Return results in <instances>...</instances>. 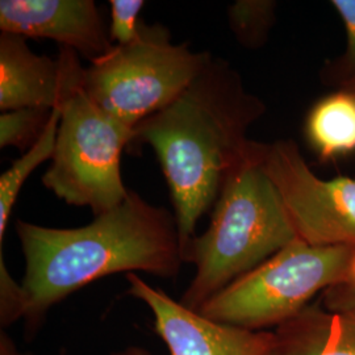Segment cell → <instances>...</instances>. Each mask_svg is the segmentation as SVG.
<instances>
[{
  "instance_id": "cell-1",
  "label": "cell",
  "mask_w": 355,
  "mask_h": 355,
  "mask_svg": "<svg viewBox=\"0 0 355 355\" xmlns=\"http://www.w3.org/2000/svg\"><path fill=\"white\" fill-rule=\"evenodd\" d=\"M266 112L240 73L212 55L173 102L133 129L128 150L149 145L170 190L182 246L214 208L229 173L248 150V130Z\"/></svg>"
},
{
  "instance_id": "cell-2",
  "label": "cell",
  "mask_w": 355,
  "mask_h": 355,
  "mask_svg": "<svg viewBox=\"0 0 355 355\" xmlns=\"http://www.w3.org/2000/svg\"><path fill=\"white\" fill-rule=\"evenodd\" d=\"M16 232L26 258V336L74 292L119 272L175 279L184 263L177 218L135 191L114 209L79 228H49L23 220Z\"/></svg>"
},
{
  "instance_id": "cell-3",
  "label": "cell",
  "mask_w": 355,
  "mask_h": 355,
  "mask_svg": "<svg viewBox=\"0 0 355 355\" xmlns=\"http://www.w3.org/2000/svg\"><path fill=\"white\" fill-rule=\"evenodd\" d=\"M212 209L208 229L183 248L184 263L196 270L179 302L195 312L299 240L279 191L262 165L257 141H250L229 173Z\"/></svg>"
},
{
  "instance_id": "cell-4",
  "label": "cell",
  "mask_w": 355,
  "mask_h": 355,
  "mask_svg": "<svg viewBox=\"0 0 355 355\" xmlns=\"http://www.w3.org/2000/svg\"><path fill=\"white\" fill-rule=\"evenodd\" d=\"M354 255L350 246L296 240L211 297L199 313L241 329H277L304 311L318 293L343 283Z\"/></svg>"
},
{
  "instance_id": "cell-5",
  "label": "cell",
  "mask_w": 355,
  "mask_h": 355,
  "mask_svg": "<svg viewBox=\"0 0 355 355\" xmlns=\"http://www.w3.org/2000/svg\"><path fill=\"white\" fill-rule=\"evenodd\" d=\"M211 57L173 44L165 26L142 21L133 42L114 45L85 67L82 89L105 114L135 129L179 96Z\"/></svg>"
},
{
  "instance_id": "cell-6",
  "label": "cell",
  "mask_w": 355,
  "mask_h": 355,
  "mask_svg": "<svg viewBox=\"0 0 355 355\" xmlns=\"http://www.w3.org/2000/svg\"><path fill=\"white\" fill-rule=\"evenodd\" d=\"M61 108L51 164L42 184L64 203L102 215L123 203L129 191L121 177V155L133 139L127 127L102 111L83 89Z\"/></svg>"
},
{
  "instance_id": "cell-7",
  "label": "cell",
  "mask_w": 355,
  "mask_h": 355,
  "mask_svg": "<svg viewBox=\"0 0 355 355\" xmlns=\"http://www.w3.org/2000/svg\"><path fill=\"white\" fill-rule=\"evenodd\" d=\"M259 154L299 240L355 248V178L320 179L292 140L259 142Z\"/></svg>"
},
{
  "instance_id": "cell-8",
  "label": "cell",
  "mask_w": 355,
  "mask_h": 355,
  "mask_svg": "<svg viewBox=\"0 0 355 355\" xmlns=\"http://www.w3.org/2000/svg\"><path fill=\"white\" fill-rule=\"evenodd\" d=\"M128 293L149 306L155 333L170 355H270L272 331H253L220 324L154 288L135 272L127 274Z\"/></svg>"
},
{
  "instance_id": "cell-9",
  "label": "cell",
  "mask_w": 355,
  "mask_h": 355,
  "mask_svg": "<svg viewBox=\"0 0 355 355\" xmlns=\"http://www.w3.org/2000/svg\"><path fill=\"white\" fill-rule=\"evenodd\" d=\"M85 67L79 54L60 46L57 58L36 54L26 38L12 33L0 35V110L60 108L82 89Z\"/></svg>"
},
{
  "instance_id": "cell-10",
  "label": "cell",
  "mask_w": 355,
  "mask_h": 355,
  "mask_svg": "<svg viewBox=\"0 0 355 355\" xmlns=\"http://www.w3.org/2000/svg\"><path fill=\"white\" fill-rule=\"evenodd\" d=\"M0 31L26 38H48L89 64L114 48L102 13L92 0H1Z\"/></svg>"
},
{
  "instance_id": "cell-11",
  "label": "cell",
  "mask_w": 355,
  "mask_h": 355,
  "mask_svg": "<svg viewBox=\"0 0 355 355\" xmlns=\"http://www.w3.org/2000/svg\"><path fill=\"white\" fill-rule=\"evenodd\" d=\"M270 355H355V311L308 305L274 329Z\"/></svg>"
},
{
  "instance_id": "cell-12",
  "label": "cell",
  "mask_w": 355,
  "mask_h": 355,
  "mask_svg": "<svg viewBox=\"0 0 355 355\" xmlns=\"http://www.w3.org/2000/svg\"><path fill=\"white\" fill-rule=\"evenodd\" d=\"M305 136L321 159L355 152V95L341 89L320 99L305 120Z\"/></svg>"
},
{
  "instance_id": "cell-13",
  "label": "cell",
  "mask_w": 355,
  "mask_h": 355,
  "mask_svg": "<svg viewBox=\"0 0 355 355\" xmlns=\"http://www.w3.org/2000/svg\"><path fill=\"white\" fill-rule=\"evenodd\" d=\"M60 119L61 108L53 110L49 125L37 144L13 161L11 167L0 177V243H3L13 205L23 186L26 184V179L32 175L38 166L51 159L54 154Z\"/></svg>"
},
{
  "instance_id": "cell-14",
  "label": "cell",
  "mask_w": 355,
  "mask_h": 355,
  "mask_svg": "<svg viewBox=\"0 0 355 355\" xmlns=\"http://www.w3.org/2000/svg\"><path fill=\"white\" fill-rule=\"evenodd\" d=\"M277 1L237 0L228 8L229 28L245 49H261L275 24Z\"/></svg>"
},
{
  "instance_id": "cell-15",
  "label": "cell",
  "mask_w": 355,
  "mask_h": 355,
  "mask_svg": "<svg viewBox=\"0 0 355 355\" xmlns=\"http://www.w3.org/2000/svg\"><path fill=\"white\" fill-rule=\"evenodd\" d=\"M51 114L53 110L46 108H20L1 112L0 148L13 146L21 152H28L45 133Z\"/></svg>"
},
{
  "instance_id": "cell-16",
  "label": "cell",
  "mask_w": 355,
  "mask_h": 355,
  "mask_svg": "<svg viewBox=\"0 0 355 355\" xmlns=\"http://www.w3.org/2000/svg\"><path fill=\"white\" fill-rule=\"evenodd\" d=\"M331 7L343 20L346 31V51L325 67L324 78L343 86L355 76V0H333Z\"/></svg>"
},
{
  "instance_id": "cell-17",
  "label": "cell",
  "mask_w": 355,
  "mask_h": 355,
  "mask_svg": "<svg viewBox=\"0 0 355 355\" xmlns=\"http://www.w3.org/2000/svg\"><path fill=\"white\" fill-rule=\"evenodd\" d=\"M110 37L114 45L125 46L133 42L140 32V12L145 7L144 0H111Z\"/></svg>"
},
{
  "instance_id": "cell-18",
  "label": "cell",
  "mask_w": 355,
  "mask_h": 355,
  "mask_svg": "<svg viewBox=\"0 0 355 355\" xmlns=\"http://www.w3.org/2000/svg\"><path fill=\"white\" fill-rule=\"evenodd\" d=\"M26 305L24 287L13 279L0 249V325L8 328L17 320L26 318Z\"/></svg>"
},
{
  "instance_id": "cell-19",
  "label": "cell",
  "mask_w": 355,
  "mask_h": 355,
  "mask_svg": "<svg viewBox=\"0 0 355 355\" xmlns=\"http://www.w3.org/2000/svg\"><path fill=\"white\" fill-rule=\"evenodd\" d=\"M322 306L329 311H355V255L347 278L322 295Z\"/></svg>"
},
{
  "instance_id": "cell-20",
  "label": "cell",
  "mask_w": 355,
  "mask_h": 355,
  "mask_svg": "<svg viewBox=\"0 0 355 355\" xmlns=\"http://www.w3.org/2000/svg\"><path fill=\"white\" fill-rule=\"evenodd\" d=\"M0 355H31L28 353H23L19 350L16 343H13L12 338L1 330L0 333Z\"/></svg>"
},
{
  "instance_id": "cell-21",
  "label": "cell",
  "mask_w": 355,
  "mask_h": 355,
  "mask_svg": "<svg viewBox=\"0 0 355 355\" xmlns=\"http://www.w3.org/2000/svg\"><path fill=\"white\" fill-rule=\"evenodd\" d=\"M112 355H153L149 350L140 347V346H129L127 349L117 352Z\"/></svg>"
},
{
  "instance_id": "cell-22",
  "label": "cell",
  "mask_w": 355,
  "mask_h": 355,
  "mask_svg": "<svg viewBox=\"0 0 355 355\" xmlns=\"http://www.w3.org/2000/svg\"><path fill=\"white\" fill-rule=\"evenodd\" d=\"M341 89H347L350 92H353L355 95V76H353L352 79H349L346 83H343L341 86Z\"/></svg>"
}]
</instances>
